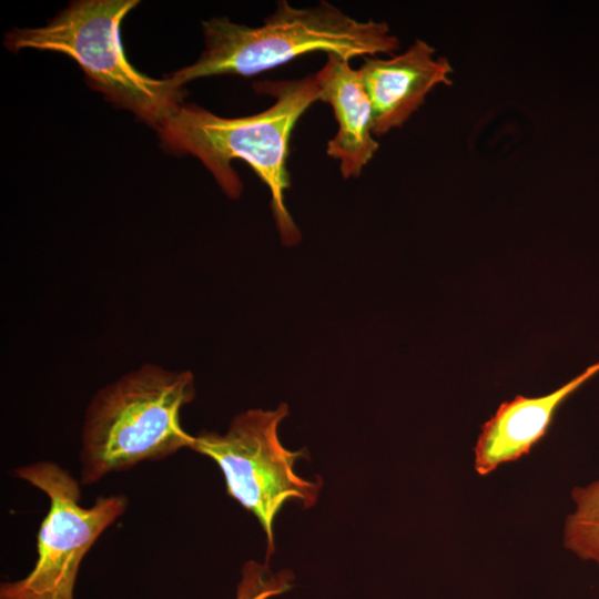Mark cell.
<instances>
[{"label":"cell","instance_id":"cell-1","mask_svg":"<svg viewBox=\"0 0 599 599\" xmlns=\"http://www.w3.org/2000/svg\"><path fill=\"white\" fill-rule=\"evenodd\" d=\"M254 88L274 97L275 102L242 118H223L195 104H182L158 132L171 151L197 158L231 199H237L243 189L232 161H245L271 192L272 214L282 243L294 246L302 234L284 202L291 186L288 145L296 122L319 101V87L315 74H309L296 80L262 81Z\"/></svg>","mask_w":599,"mask_h":599},{"label":"cell","instance_id":"cell-2","mask_svg":"<svg viewBox=\"0 0 599 599\" xmlns=\"http://www.w3.org/2000/svg\"><path fill=\"white\" fill-rule=\"evenodd\" d=\"M205 49L171 77L181 87L213 75L252 77L303 54L322 51L352 59L390 54L398 38L384 21H359L327 1L295 8L286 0L260 27L215 17L202 21Z\"/></svg>","mask_w":599,"mask_h":599},{"label":"cell","instance_id":"cell-3","mask_svg":"<svg viewBox=\"0 0 599 599\" xmlns=\"http://www.w3.org/2000/svg\"><path fill=\"white\" fill-rule=\"evenodd\" d=\"M194 397L191 372L154 364H144L99 389L82 425L81 485L191 449L194 436L183 429L180 414Z\"/></svg>","mask_w":599,"mask_h":599},{"label":"cell","instance_id":"cell-4","mask_svg":"<svg viewBox=\"0 0 599 599\" xmlns=\"http://www.w3.org/2000/svg\"><path fill=\"white\" fill-rule=\"evenodd\" d=\"M138 3L136 0L75 1L44 27L13 29L6 34L4 43L11 51L31 48L71 57L93 89L158 131L184 104L185 91L172 77L153 79L126 59L120 27Z\"/></svg>","mask_w":599,"mask_h":599},{"label":"cell","instance_id":"cell-5","mask_svg":"<svg viewBox=\"0 0 599 599\" xmlns=\"http://www.w3.org/2000/svg\"><path fill=\"white\" fill-rule=\"evenodd\" d=\"M288 413L286 404L274 410H246L233 418L224 434L199 433L191 447L219 466L226 494L260 522L267 562L275 549V518L283 506L298 501L303 508H311L323 486L321 478L309 480L295 470L306 451L287 449L278 437V426Z\"/></svg>","mask_w":599,"mask_h":599},{"label":"cell","instance_id":"cell-6","mask_svg":"<svg viewBox=\"0 0 599 599\" xmlns=\"http://www.w3.org/2000/svg\"><path fill=\"white\" fill-rule=\"evenodd\" d=\"M13 475L41 490L49 509L37 534V560L31 571L0 586V599H74L82 560L128 509L125 495L99 496L82 506L80 480L51 460L13 469Z\"/></svg>","mask_w":599,"mask_h":599},{"label":"cell","instance_id":"cell-7","mask_svg":"<svg viewBox=\"0 0 599 599\" xmlns=\"http://www.w3.org/2000/svg\"><path fill=\"white\" fill-rule=\"evenodd\" d=\"M357 70L372 104L375 136L402 128L434 88L453 84L449 61L420 39L389 59L366 57Z\"/></svg>","mask_w":599,"mask_h":599},{"label":"cell","instance_id":"cell-8","mask_svg":"<svg viewBox=\"0 0 599 599\" xmlns=\"http://www.w3.org/2000/svg\"><path fill=\"white\" fill-rule=\"evenodd\" d=\"M598 373L599 362L547 395H518L500 404L481 426L474 447L476 473L480 476L489 475L502 464L527 455L545 436L555 413L566 398Z\"/></svg>","mask_w":599,"mask_h":599},{"label":"cell","instance_id":"cell-9","mask_svg":"<svg viewBox=\"0 0 599 599\" xmlns=\"http://www.w3.org/2000/svg\"><path fill=\"white\" fill-rule=\"evenodd\" d=\"M326 55L315 79L319 101L331 105L338 123L326 153L339 161L343 177H358L379 146L373 134L372 104L358 70L349 65V59L333 53Z\"/></svg>","mask_w":599,"mask_h":599},{"label":"cell","instance_id":"cell-10","mask_svg":"<svg viewBox=\"0 0 599 599\" xmlns=\"http://www.w3.org/2000/svg\"><path fill=\"white\" fill-rule=\"evenodd\" d=\"M573 510L566 517L564 546L599 569V479L571 490Z\"/></svg>","mask_w":599,"mask_h":599},{"label":"cell","instance_id":"cell-11","mask_svg":"<svg viewBox=\"0 0 599 599\" xmlns=\"http://www.w3.org/2000/svg\"><path fill=\"white\" fill-rule=\"evenodd\" d=\"M292 571L273 572L268 562L246 561L241 569V580L235 599H271L287 592L293 587Z\"/></svg>","mask_w":599,"mask_h":599}]
</instances>
